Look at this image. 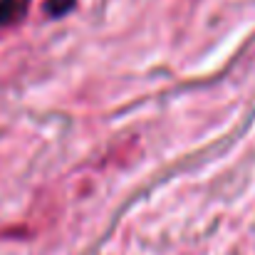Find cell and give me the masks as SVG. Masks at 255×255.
<instances>
[{
	"label": "cell",
	"instance_id": "obj_1",
	"mask_svg": "<svg viewBox=\"0 0 255 255\" xmlns=\"http://www.w3.org/2000/svg\"><path fill=\"white\" fill-rule=\"evenodd\" d=\"M25 7H27V0H0V27L20 20Z\"/></svg>",
	"mask_w": 255,
	"mask_h": 255
},
{
	"label": "cell",
	"instance_id": "obj_2",
	"mask_svg": "<svg viewBox=\"0 0 255 255\" xmlns=\"http://www.w3.org/2000/svg\"><path fill=\"white\" fill-rule=\"evenodd\" d=\"M72 2L75 0H47L45 2V10L52 12V15H62V12H67L72 7Z\"/></svg>",
	"mask_w": 255,
	"mask_h": 255
}]
</instances>
